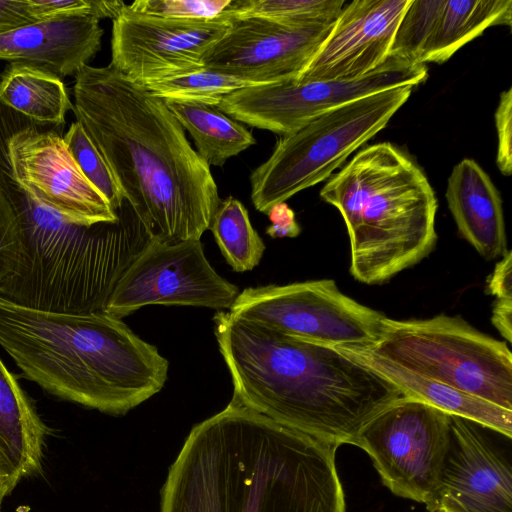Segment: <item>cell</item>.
Instances as JSON below:
<instances>
[{
    "label": "cell",
    "instance_id": "4fadbf2b",
    "mask_svg": "<svg viewBox=\"0 0 512 512\" xmlns=\"http://www.w3.org/2000/svg\"><path fill=\"white\" fill-rule=\"evenodd\" d=\"M5 156L12 182L67 222L92 226L119 220L120 211L84 177L55 131L20 128L6 138Z\"/></svg>",
    "mask_w": 512,
    "mask_h": 512
},
{
    "label": "cell",
    "instance_id": "7c38bea8",
    "mask_svg": "<svg viewBox=\"0 0 512 512\" xmlns=\"http://www.w3.org/2000/svg\"><path fill=\"white\" fill-rule=\"evenodd\" d=\"M239 289L207 260L200 240L150 239L119 279L104 313L118 319L152 304L230 309Z\"/></svg>",
    "mask_w": 512,
    "mask_h": 512
},
{
    "label": "cell",
    "instance_id": "6da1fadb",
    "mask_svg": "<svg viewBox=\"0 0 512 512\" xmlns=\"http://www.w3.org/2000/svg\"><path fill=\"white\" fill-rule=\"evenodd\" d=\"M336 449L232 398L192 427L160 512H345Z\"/></svg>",
    "mask_w": 512,
    "mask_h": 512
},
{
    "label": "cell",
    "instance_id": "277c9868",
    "mask_svg": "<svg viewBox=\"0 0 512 512\" xmlns=\"http://www.w3.org/2000/svg\"><path fill=\"white\" fill-rule=\"evenodd\" d=\"M0 345L46 392L113 416L157 394L168 376L158 349L104 312L52 313L0 299Z\"/></svg>",
    "mask_w": 512,
    "mask_h": 512
},
{
    "label": "cell",
    "instance_id": "8992f818",
    "mask_svg": "<svg viewBox=\"0 0 512 512\" xmlns=\"http://www.w3.org/2000/svg\"><path fill=\"white\" fill-rule=\"evenodd\" d=\"M339 210L350 241V273L381 284L435 247L437 199L426 175L388 142L360 150L320 191Z\"/></svg>",
    "mask_w": 512,
    "mask_h": 512
},
{
    "label": "cell",
    "instance_id": "ac0fdd59",
    "mask_svg": "<svg viewBox=\"0 0 512 512\" xmlns=\"http://www.w3.org/2000/svg\"><path fill=\"white\" fill-rule=\"evenodd\" d=\"M511 19L510 0H410L390 55L415 64H443L487 28L511 26Z\"/></svg>",
    "mask_w": 512,
    "mask_h": 512
},
{
    "label": "cell",
    "instance_id": "e0dca14e",
    "mask_svg": "<svg viewBox=\"0 0 512 512\" xmlns=\"http://www.w3.org/2000/svg\"><path fill=\"white\" fill-rule=\"evenodd\" d=\"M410 0H355L343 8L296 82L361 77L390 55Z\"/></svg>",
    "mask_w": 512,
    "mask_h": 512
},
{
    "label": "cell",
    "instance_id": "d590c367",
    "mask_svg": "<svg viewBox=\"0 0 512 512\" xmlns=\"http://www.w3.org/2000/svg\"><path fill=\"white\" fill-rule=\"evenodd\" d=\"M492 323L505 338L512 341V301L496 300L492 310Z\"/></svg>",
    "mask_w": 512,
    "mask_h": 512
},
{
    "label": "cell",
    "instance_id": "1f68e13d",
    "mask_svg": "<svg viewBox=\"0 0 512 512\" xmlns=\"http://www.w3.org/2000/svg\"><path fill=\"white\" fill-rule=\"evenodd\" d=\"M495 125L498 135L496 163L500 172L510 176L512 172V90L501 92L495 111Z\"/></svg>",
    "mask_w": 512,
    "mask_h": 512
},
{
    "label": "cell",
    "instance_id": "4dcf8cb0",
    "mask_svg": "<svg viewBox=\"0 0 512 512\" xmlns=\"http://www.w3.org/2000/svg\"><path fill=\"white\" fill-rule=\"evenodd\" d=\"M21 226L17 212L0 182V290L16 272L21 259Z\"/></svg>",
    "mask_w": 512,
    "mask_h": 512
},
{
    "label": "cell",
    "instance_id": "7a4b0ae2",
    "mask_svg": "<svg viewBox=\"0 0 512 512\" xmlns=\"http://www.w3.org/2000/svg\"><path fill=\"white\" fill-rule=\"evenodd\" d=\"M73 106L150 238L200 240L221 200L166 102L109 64L79 70Z\"/></svg>",
    "mask_w": 512,
    "mask_h": 512
},
{
    "label": "cell",
    "instance_id": "74e56055",
    "mask_svg": "<svg viewBox=\"0 0 512 512\" xmlns=\"http://www.w3.org/2000/svg\"><path fill=\"white\" fill-rule=\"evenodd\" d=\"M432 512H444V511L436 510V511H432Z\"/></svg>",
    "mask_w": 512,
    "mask_h": 512
},
{
    "label": "cell",
    "instance_id": "484cf974",
    "mask_svg": "<svg viewBox=\"0 0 512 512\" xmlns=\"http://www.w3.org/2000/svg\"><path fill=\"white\" fill-rule=\"evenodd\" d=\"M256 84L205 67L147 84L144 87L164 101L199 103L217 107L224 96ZM265 85V84H264Z\"/></svg>",
    "mask_w": 512,
    "mask_h": 512
},
{
    "label": "cell",
    "instance_id": "7402d4cb",
    "mask_svg": "<svg viewBox=\"0 0 512 512\" xmlns=\"http://www.w3.org/2000/svg\"><path fill=\"white\" fill-rule=\"evenodd\" d=\"M48 427L0 359V478L16 488L41 473Z\"/></svg>",
    "mask_w": 512,
    "mask_h": 512
},
{
    "label": "cell",
    "instance_id": "3957f363",
    "mask_svg": "<svg viewBox=\"0 0 512 512\" xmlns=\"http://www.w3.org/2000/svg\"><path fill=\"white\" fill-rule=\"evenodd\" d=\"M233 399L271 420L338 447L406 397L334 347L287 336L229 311L213 317Z\"/></svg>",
    "mask_w": 512,
    "mask_h": 512
},
{
    "label": "cell",
    "instance_id": "9a60e30c",
    "mask_svg": "<svg viewBox=\"0 0 512 512\" xmlns=\"http://www.w3.org/2000/svg\"><path fill=\"white\" fill-rule=\"evenodd\" d=\"M333 23L230 16L224 35L204 54L203 67L261 85L297 81Z\"/></svg>",
    "mask_w": 512,
    "mask_h": 512
},
{
    "label": "cell",
    "instance_id": "5b68a950",
    "mask_svg": "<svg viewBox=\"0 0 512 512\" xmlns=\"http://www.w3.org/2000/svg\"><path fill=\"white\" fill-rule=\"evenodd\" d=\"M4 188L20 221L22 252L0 299L52 313L104 312L119 279L151 239L128 203L118 221L82 226L16 185Z\"/></svg>",
    "mask_w": 512,
    "mask_h": 512
},
{
    "label": "cell",
    "instance_id": "5bb4252c",
    "mask_svg": "<svg viewBox=\"0 0 512 512\" xmlns=\"http://www.w3.org/2000/svg\"><path fill=\"white\" fill-rule=\"evenodd\" d=\"M226 10L211 20H177L124 6L113 20L110 65L145 86L203 68L204 54L224 35Z\"/></svg>",
    "mask_w": 512,
    "mask_h": 512
},
{
    "label": "cell",
    "instance_id": "9c48e42d",
    "mask_svg": "<svg viewBox=\"0 0 512 512\" xmlns=\"http://www.w3.org/2000/svg\"><path fill=\"white\" fill-rule=\"evenodd\" d=\"M229 312L290 337L338 347L374 344L386 318L338 288L331 279L249 287Z\"/></svg>",
    "mask_w": 512,
    "mask_h": 512
},
{
    "label": "cell",
    "instance_id": "d6a6232c",
    "mask_svg": "<svg viewBox=\"0 0 512 512\" xmlns=\"http://www.w3.org/2000/svg\"><path fill=\"white\" fill-rule=\"evenodd\" d=\"M34 22L28 0H0V34Z\"/></svg>",
    "mask_w": 512,
    "mask_h": 512
},
{
    "label": "cell",
    "instance_id": "ba28073f",
    "mask_svg": "<svg viewBox=\"0 0 512 512\" xmlns=\"http://www.w3.org/2000/svg\"><path fill=\"white\" fill-rule=\"evenodd\" d=\"M411 372L512 411V354L460 316L385 318L380 337L366 344Z\"/></svg>",
    "mask_w": 512,
    "mask_h": 512
},
{
    "label": "cell",
    "instance_id": "f546056e",
    "mask_svg": "<svg viewBox=\"0 0 512 512\" xmlns=\"http://www.w3.org/2000/svg\"><path fill=\"white\" fill-rule=\"evenodd\" d=\"M37 21L60 17H94L114 20L126 5L106 0H28Z\"/></svg>",
    "mask_w": 512,
    "mask_h": 512
},
{
    "label": "cell",
    "instance_id": "cb8c5ba5",
    "mask_svg": "<svg viewBox=\"0 0 512 512\" xmlns=\"http://www.w3.org/2000/svg\"><path fill=\"white\" fill-rule=\"evenodd\" d=\"M184 130L193 138L199 156L210 166L226 161L256 143L248 129L217 107L189 102L165 101Z\"/></svg>",
    "mask_w": 512,
    "mask_h": 512
},
{
    "label": "cell",
    "instance_id": "52a82bcc",
    "mask_svg": "<svg viewBox=\"0 0 512 512\" xmlns=\"http://www.w3.org/2000/svg\"><path fill=\"white\" fill-rule=\"evenodd\" d=\"M413 86L390 88L332 109L278 138L269 158L250 175L251 200L262 213L327 179L381 131Z\"/></svg>",
    "mask_w": 512,
    "mask_h": 512
},
{
    "label": "cell",
    "instance_id": "8fae6325",
    "mask_svg": "<svg viewBox=\"0 0 512 512\" xmlns=\"http://www.w3.org/2000/svg\"><path fill=\"white\" fill-rule=\"evenodd\" d=\"M427 77L426 65L389 55L358 78L251 86L224 96L217 108L236 121L284 136L332 109L390 88L416 87Z\"/></svg>",
    "mask_w": 512,
    "mask_h": 512
},
{
    "label": "cell",
    "instance_id": "2e32d148",
    "mask_svg": "<svg viewBox=\"0 0 512 512\" xmlns=\"http://www.w3.org/2000/svg\"><path fill=\"white\" fill-rule=\"evenodd\" d=\"M451 433L440 485L429 512H512L510 449L496 431L450 415Z\"/></svg>",
    "mask_w": 512,
    "mask_h": 512
},
{
    "label": "cell",
    "instance_id": "f1b7e54d",
    "mask_svg": "<svg viewBox=\"0 0 512 512\" xmlns=\"http://www.w3.org/2000/svg\"><path fill=\"white\" fill-rule=\"evenodd\" d=\"M233 0H137L127 4L133 12L177 20H211L221 15Z\"/></svg>",
    "mask_w": 512,
    "mask_h": 512
},
{
    "label": "cell",
    "instance_id": "ffe728a7",
    "mask_svg": "<svg viewBox=\"0 0 512 512\" xmlns=\"http://www.w3.org/2000/svg\"><path fill=\"white\" fill-rule=\"evenodd\" d=\"M445 197L460 235L488 260L507 253L502 199L489 175L474 160L457 163Z\"/></svg>",
    "mask_w": 512,
    "mask_h": 512
},
{
    "label": "cell",
    "instance_id": "83f0119b",
    "mask_svg": "<svg viewBox=\"0 0 512 512\" xmlns=\"http://www.w3.org/2000/svg\"><path fill=\"white\" fill-rule=\"evenodd\" d=\"M63 141L84 177L114 211H120L125 204L124 197L107 163L78 121L70 125Z\"/></svg>",
    "mask_w": 512,
    "mask_h": 512
},
{
    "label": "cell",
    "instance_id": "603a6c76",
    "mask_svg": "<svg viewBox=\"0 0 512 512\" xmlns=\"http://www.w3.org/2000/svg\"><path fill=\"white\" fill-rule=\"evenodd\" d=\"M0 104L37 124L55 126L74 108L59 77L23 63H10L1 75Z\"/></svg>",
    "mask_w": 512,
    "mask_h": 512
},
{
    "label": "cell",
    "instance_id": "d4e9b609",
    "mask_svg": "<svg viewBox=\"0 0 512 512\" xmlns=\"http://www.w3.org/2000/svg\"><path fill=\"white\" fill-rule=\"evenodd\" d=\"M209 229L234 271H250L260 263L264 242L253 228L247 209L238 199L229 196L220 202Z\"/></svg>",
    "mask_w": 512,
    "mask_h": 512
},
{
    "label": "cell",
    "instance_id": "30bf717a",
    "mask_svg": "<svg viewBox=\"0 0 512 512\" xmlns=\"http://www.w3.org/2000/svg\"><path fill=\"white\" fill-rule=\"evenodd\" d=\"M450 433L449 414L406 396L373 417L355 446L392 493L428 505L440 485Z\"/></svg>",
    "mask_w": 512,
    "mask_h": 512
},
{
    "label": "cell",
    "instance_id": "e575fe53",
    "mask_svg": "<svg viewBox=\"0 0 512 512\" xmlns=\"http://www.w3.org/2000/svg\"><path fill=\"white\" fill-rule=\"evenodd\" d=\"M512 253L507 251L499 261L488 282L489 293L496 300L512 301Z\"/></svg>",
    "mask_w": 512,
    "mask_h": 512
},
{
    "label": "cell",
    "instance_id": "836d02e7",
    "mask_svg": "<svg viewBox=\"0 0 512 512\" xmlns=\"http://www.w3.org/2000/svg\"><path fill=\"white\" fill-rule=\"evenodd\" d=\"M267 214L271 225L266 229V233L270 237L294 238L300 234L301 228L295 219V214L285 202L274 205Z\"/></svg>",
    "mask_w": 512,
    "mask_h": 512
},
{
    "label": "cell",
    "instance_id": "d6986e66",
    "mask_svg": "<svg viewBox=\"0 0 512 512\" xmlns=\"http://www.w3.org/2000/svg\"><path fill=\"white\" fill-rule=\"evenodd\" d=\"M94 17H60L0 34V59L38 67L60 79L76 75L101 48Z\"/></svg>",
    "mask_w": 512,
    "mask_h": 512
},
{
    "label": "cell",
    "instance_id": "44dd1931",
    "mask_svg": "<svg viewBox=\"0 0 512 512\" xmlns=\"http://www.w3.org/2000/svg\"><path fill=\"white\" fill-rule=\"evenodd\" d=\"M334 348L384 377L405 396L512 437V411L402 368L366 345L348 344Z\"/></svg>",
    "mask_w": 512,
    "mask_h": 512
},
{
    "label": "cell",
    "instance_id": "8d00e7d4",
    "mask_svg": "<svg viewBox=\"0 0 512 512\" xmlns=\"http://www.w3.org/2000/svg\"><path fill=\"white\" fill-rule=\"evenodd\" d=\"M13 490L11 485L4 479L0 478V512H2V504L4 498Z\"/></svg>",
    "mask_w": 512,
    "mask_h": 512
},
{
    "label": "cell",
    "instance_id": "4316f807",
    "mask_svg": "<svg viewBox=\"0 0 512 512\" xmlns=\"http://www.w3.org/2000/svg\"><path fill=\"white\" fill-rule=\"evenodd\" d=\"M343 0H236L226 9L230 16H257L299 24L333 23Z\"/></svg>",
    "mask_w": 512,
    "mask_h": 512
}]
</instances>
